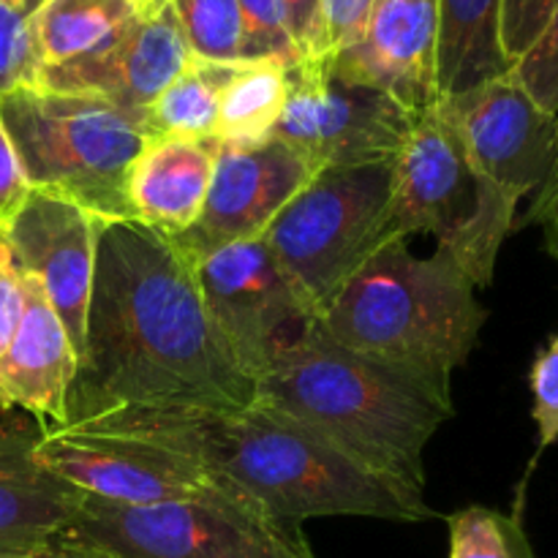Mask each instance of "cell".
I'll use <instances>...</instances> for the list:
<instances>
[{
	"label": "cell",
	"instance_id": "13",
	"mask_svg": "<svg viewBox=\"0 0 558 558\" xmlns=\"http://www.w3.org/2000/svg\"><path fill=\"white\" fill-rule=\"evenodd\" d=\"M107 223L65 196L27 189L0 227V240L9 245L22 276L33 278L47 294L76 354L85 341L98 240Z\"/></svg>",
	"mask_w": 558,
	"mask_h": 558
},
{
	"label": "cell",
	"instance_id": "17",
	"mask_svg": "<svg viewBox=\"0 0 558 558\" xmlns=\"http://www.w3.org/2000/svg\"><path fill=\"white\" fill-rule=\"evenodd\" d=\"M47 425L22 409H0V556L33 554L63 537L85 494L38 461Z\"/></svg>",
	"mask_w": 558,
	"mask_h": 558
},
{
	"label": "cell",
	"instance_id": "6",
	"mask_svg": "<svg viewBox=\"0 0 558 558\" xmlns=\"http://www.w3.org/2000/svg\"><path fill=\"white\" fill-rule=\"evenodd\" d=\"M518 223V205L477 172L436 104L414 123L396 156L387 238H436L474 287H490L496 259Z\"/></svg>",
	"mask_w": 558,
	"mask_h": 558
},
{
	"label": "cell",
	"instance_id": "37",
	"mask_svg": "<svg viewBox=\"0 0 558 558\" xmlns=\"http://www.w3.org/2000/svg\"><path fill=\"white\" fill-rule=\"evenodd\" d=\"M545 185H548V189H558V156H556V167H554V172H550L548 183H545ZM545 185H543V189H545Z\"/></svg>",
	"mask_w": 558,
	"mask_h": 558
},
{
	"label": "cell",
	"instance_id": "7",
	"mask_svg": "<svg viewBox=\"0 0 558 558\" xmlns=\"http://www.w3.org/2000/svg\"><path fill=\"white\" fill-rule=\"evenodd\" d=\"M392 178L396 158L319 169L262 234L314 316L374 251L390 243Z\"/></svg>",
	"mask_w": 558,
	"mask_h": 558
},
{
	"label": "cell",
	"instance_id": "31",
	"mask_svg": "<svg viewBox=\"0 0 558 558\" xmlns=\"http://www.w3.org/2000/svg\"><path fill=\"white\" fill-rule=\"evenodd\" d=\"M556 5L558 0H501V49L510 63L532 47Z\"/></svg>",
	"mask_w": 558,
	"mask_h": 558
},
{
	"label": "cell",
	"instance_id": "9",
	"mask_svg": "<svg viewBox=\"0 0 558 558\" xmlns=\"http://www.w3.org/2000/svg\"><path fill=\"white\" fill-rule=\"evenodd\" d=\"M191 265L213 327L254 385L314 330L316 316L262 238L213 248Z\"/></svg>",
	"mask_w": 558,
	"mask_h": 558
},
{
	"label": "cell",
	"instance_id": "32",
	"mask_svg": "<svg viewBox=\"0 0 558 558\" xmlns=\"http://www.w3.org/2000/svg\"><path fill=\"white\" fill-rule=\"evenodd\" d=\"M25 311V276L16 267L9 245L0 240V363L16 336Z\"/></svg>",
	"mask_w": 558,
	"mask_h": 558
},
{
	"label": "cell",
	"instance_id": "35",
	"mask_svg": "<svg viewBox=\"0 0 558 558\" xmlns=\"http://www.w3.org/2000/svg\"><path fill=\"white\" fill-rule=\"evenodd\" d=\"M526 223H539L545 229L548 251L558 259V191H539L534 196L532 207H529V216L518 227H526Z\"/></svg>",
	"mask_w": 558,
	"mask_h": 558
},
{
	"label": "cell",
	"instance_id": "34",
	"mask_svg": "<svg viewBox=\"0 0 558 558\" xmlns=\"http://www.w3.org/2000/svg\"><path fill=\"white\" fill-rule=\"evenodd\" d=\"M25 191L27 183L22 178L20 161H16L14 147H11L9 136H5L3 123H0V227H3L11 207L25 196Z\"/></svg>",
	"mask_w": 558,
	"mask_h": 558
},
{
	"label": "cell",
	"instance_id": "29",
	"mask_svg": "<svg viewBox=\"0 0 558 558\" xmlns=\"http://www.w3.org/2000/svg\"><path fill=\"white\" fill-rule=\"evenodd\" d=\"M376 0H322L319 36L308 60H332L363 36Z\"/></svg>",
	"mask_w": 558,
	"mask_h": 558
},
{
	"label": "cell",
	"instance_id": "27",
	"mask_svg": "<svg viewBox=\"0 0 558 558\" xmlns=\"http://www.w3.org/2000/svg\"><path fill=\"white\" fill-rule=\"evenodd\" d=\"M512 76L537 107L558 114V5L532 47L512 63Z\"/></svg>",
	"mask_w": 558,
	"mask_h": 558
},
{
	"label": "cell",
	"instance_id": "22",
	"mask_svg": "<svg viewBox=\"0 0 558 558\" xmlns=\"http://www.w3.org/2000/svg\"><path fill=\"white\" fill-rule=\"evenodd\" d=\"M238 63H210V60L191 58L183 74L142 114V131L147 134V140L218 136L221 93Z\"/></svg>",
	"mask_w": 558,
	"mask_h": 558
},
{
	"label": "cell",
	"instance_id": "1",
	"mask_svg": "<svg viewBox=\"0 0 558 558\" xmlns=\"http://www.w3.org/2000/svg\"><path fill=\"white\" fill-rule=\"evenodd\" d=\"M254 401L256 385L207 316L194 265L140 221H109L98 240L63 425L131 409H234Z\"/></svg>",
	"mask_w": 558,
	"mask_h": 558
},
{
	"label": "cell",
	"instance_id": "21",
	"mask_svg": "<svg viewBox=\"0 0 558 558\" xmlns=\"http://www.w3.org/2000/svg\"><path fill=\"white\" fill-rule=\"evenodd\" d=\"M158 3L161 0H41L31 14L38 71L98 52Z\"/></svg>",
	"mask_w": 558,
	"mask_h": 558
},
{
	"label": "cell",
	"instance_id": "5",
	"mask_svg": "<svg viewBox=\"0 0 558 558\" xmlns=\"http://www.w3.org/2000/svg\"><path fill=\"white\" fill-rule=\"evenodd\" d=\"M0 123L27 189L65 196L107 221H134L129 178L150 142L134 114L96 96L22 85L0 98Z\"/></svg>",
	"mask_w": 558,
	"mask_h": 558
},
{
	"label": "cell",
	"instance_id": "10",
	"mask_svg": "<svg viewBox=\"0 0 558 558\" xmlns=\"http://www.w3.org/2000/svg\"><path fill=\"white\" fill-rule=\"evenodd\" d=\"M420 114L376 87L343 80L327 60L289 63V93L272 136L319 172L396 158Z\"/></svg>",
	"mask_w": 558,
	"mask_h": 558
},
{
	"label": "cell",
	"instance_id": "30",
	"mask_svg": "<svg viewBox=\"0 0 558 558\" xmlns=\"http://www.w3.org/2000/svg\"><path fill=\"white\" fill-rule=\"evenodd\" d=\"M529 385H532L534 396L532 417L539 428V458L550 445L558 441V332L534 357Z\"/></svg>",
	"mask_w": 558,
	"mask_h": 558
},
{
	"label": "cell",
	"instance_id": "38",
	"mask_svg": "<svg viewBox=\"0 0 558 558\" xmlns=\"http://www.w3.org/2000/svg\"><path fill=\"white\" fill-rule=\"evenodd\" d=\"M0 409H5V407H0Z\"/></svg>",
	"mask_w": 558,
	"mask_h": 558
},
{
	"label": "cell",
	"instance_id": "12",
	"mask_svg": "<svg viewBox=\"0 0 558 558\" xmlns=\"http://www.w3.org/2000/svg\"><path fill=\"white\" fill-rule=\"evenodd\" d=\"M469 161L512 202L534 196L556 167L558 114L545 112L510 74L436 101Z\"/></svg>",
	"mask_w": 558,
	"mask_h": 558
},
{
	"label": "cell",
	"instance_id": "18",
	"mask_svg": "<svg viewBox=\"0 0 558 558\" xmlns=\"http://www.w3.org/2000/svg\"><path fill=\"white\" fill-rule=\"evenodd\" d=\"M74 341L33 278L25 276V311L0 363V407L22 409L47 428L65 420V401L76 376Z\"/></svg>",
	"mask_w": 558,
	"mask_h": 558
},
{
	"label": "cell",
	"instance_id": "4",
	"mask_svg": "<svg viewBox=\"0 0 558 558\" xmlns=\"http://www.w3.org/2000/svg\"><path fill=\"white\" fill-rule=\"evenodd\" d=\"M474 289L441 251L414 256L409 240H390L327 300L314 327L349 352L452 390V371L466 363L488 319Z\"/></svg>",
	"mask_w": 558,
	"mask_h": 558
},
{
	"label": "cell",
	"instance_id": "14",
	"mask_svg": "<svg viewBox=\"0 0 558 558\" xmlns=\"http://www.w3.org/2000/svg\"><path fill=\"white\" fill-rule=\"evenodd\" d=\"M314 174L316 169L276 136L221 142L199 221L169 240L191 262L221 245L262 238L272 218Z\"/></svg>",
	"mask_w": 558,
	"mask_h": 558
},
{
	"label": "cell",
	"instance_id": "15",
	"mask_svg": "<svg viewBox=\"0 0 558 558\" xmlns=\"http://www.w3.org/2000/svg\"><path fill=\"white\" fill-rule=\"evenodd\" d=\"M191 58L194 54L180 31L172 3L161 0L136 16L98 52L74 63L38 71L33 85L104 98L134 114L142 125V114L183 74Z\"/></svg>",
	"mask_w": 558,
	"mask_h": 558
},
{
	"label": "cell",
	"instance_id": "16",
	"mask_svg": "<svg viewBox=\"0 0 558 558\" xmlns=\"http://www.w3.org/2000/svg\"><path fill=\"white\" fill-rule=\"evenodd\" d=\"M439 0H376L363 36L327 63L343 80L376 87L412 114L439 101Z\"/></svg>",
	"mask_w": 558,
	"mask_h": 558
},
{
	"label": "cell",
	"instance_id": "26",
	"mask_svg": "<svg viewBox=\"0 0 558 558\" xmlns=\"http://www.w3.org/2000/svg\"><path fill=\"white\" fill-rule=\"evenodd\" d=\"M38 3L41 0H0V98L36 82L31 14Z\"/></svg>",
	"mask_w": 558,
	"mask_h": 558
},
{
	"label": "cell",
	"instance_id": "24",
	"mask_svg": "<svg viewBox=\"0 0 558 558\" xmlns=\"http://www.w3.org/2000/svg\"><path fill=\"white\" fill-rule=\"evenodd\" d=\"M191 54L210 63L243 60L245 25L240 0H169Z\"/></svg>",
	"mask_w": 558,
	"mask_h": 558
},
{
	"label": "cell",
	"instance_id": "20",
	"mask_svg": "<svg viewBox=\"0 0 558 558\" xmlns=\"http://www.w3.org/2000/svg\"><path fill=\"white\" fill-rule=\"evenodd\" d=\"M512 71L501 49V0H439V98L458 96Z\"/></svg>",
	"mask_w": 558,
	"mask_h": 558
},
{
	"label": "cell",
	"instance_id": "3",
	"mask_svg": "<svg viewBox=\"0 0 558 558\" xmlns=\"http://www.w3.org/2000/svg\"><path fill=\"white\" fill-rule=\"evenodd\" d=\"M256 403L278 409L379 477L425 494V447L456 414L452 390L354 354L311 330L259 381Z\"/></svg>",
	"mask_w": 558,
	"mask_h": 558
},
{
	"label": "cell",
	"instance_id": "23",
	"mask_svg": "<svg viewBox=\"0 0 558 558\" xmlns=\"http://www.w3.org/2000/svg\"><path fill=\"white\" fill-rule=\"evenodd\" d=\"M289 93V63L281 60H240L221 93L218 140H270L281 120Z\"/></svg>",
	"mask_w": 558,
	"mask_h": 558
},
{
	"label": "cell",
	"instance_id": "25",
	"mask_svg": "<svg viewBox=\"0 0 558 558\" xmlns=\"http://www.w3.org/2000/svg\"><path fill=\"white\" fill-rule=\"evenodd\" d=\"M450 558H534L521 515L472 505L447 518Z\"/></svg>",
	"mask_w": 558,
	"mask_h": 558
},
{
	"label": "cell",
	"instance_id": "8",
	"mask_svg": "<svg viewBox=\"0 0 558 558\" xmlns=\"http://www.w3.org/2000/svg\"><path fill=\"white\" fill-rule=\"evenodd\" d=\"M60 539L107 558H314L300 523L234 490L145 507L85 496Z\"/></svg>",
	"mask_w": 558,
	"mask_h": 558
},
{
	"label": "cell",
	"instance_id": "11",
	"mask_svg": "<svg viewBox=\"0 0 558 558\" xmlns=\"http://www.w3.org/2000/svg\"><path fill=\"white\" fill-rule=\"evenodd\" d=\"M38 461L87 499L107 505L145 507L232 490L169 447L93 423L44 430Z\"/></svg>",
	"mask_w": 558,
	"mask_h": 558
},
{
	"label": "cell",
	"instance_id": "2",
	"mask_svg": "<svg viewBox=\"0 0 558 558\" xmlns=\"http://www.w3.org/2000/svg\"><path fill=\"white\" fill-rule=\"evenodd\" d=\"M90 423L142 436L191 458L278 521L363 515L417 523L436 515L425 494L360 466L325 436L265 403L131 409Z\"/></svg>",
	"mask_w": 558,
	"mask_h": 558
},
{
	"label": "cell",
	"instance_id": "33",
	"mask_svg": "<svg viewBox=\"0 0 558 558\" xmlns=\"http://www.w3.org/2000/svg\"><path fill=\"white\" fill-rule=\"evenodd\" d=\"M281 3L298 60H308L316 49V36H319L322 0H281Z\"/></svg>",
	"mask_w": 558,
	"mask_h": 558
},
{
	"label": "cell",
	"instance_id": "36",
	"mask_svg": "<svg viewBox=\"0 0 558 558\" xmlns=\"http://www.w3.org/2000/svg\"><path fill=\"white\" fill-rule=\"evenodd\" d=\"M0 558H107L96 550H87L82 545L69 543V539H58L54 545L41 550H33V554H20V556H0Z\"/></svg>",
	"mask_w": 558,
	"mask_h": 558
},
{
	"label": "cell",
	"instance_id": "28",
	"mask_svg": "<svg viewBox=\"0 0 558 558\" xmlns=\"http://www.w3.org/2000/svg\"><path fill=\"white\" fill-rule=\"evenodd\" d=\"M245 25L243 60H281L298 63V52L287 31L281 0H240Z\"/></svg>",
	"mask_w": 558,
	"mask_h": 558
},
{
	"label": "cell",
	"instance_id": "19",
	"mask_svg": "<svg viewBox=\"0 0 558 558\" xmlns=\"http://www.w3.org/2000/svg\"><path fill=\"white\" fill-rule=\"evenodd\" d=\"M221 140H150L129 178L134 221L163 238H180L199 221Z\"/></svg>",
	"mask_w": 558,
	"mask_h": 558
}]
</instances>
